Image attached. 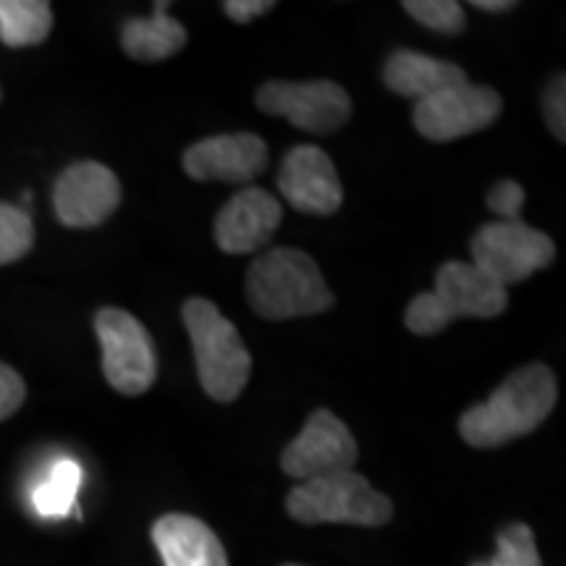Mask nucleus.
I'll return each instance as SVG.
<instances>
[{
    "label": "nucleus",
    "instance_id": "obj_11",
    "mask_svg": "<svg viewBox=\"0 0 566 566\" xmlns=\"http://www.w3.org/2000/svg\"><path fill=\"white\" fill-rule=\"evenodd\" d=\"M122 205V181L108 166L82 160L69 166L55 181L53 208L69 229H92L108 221Z\"/></svg>",
    "mask_w": 566,
    "mask_h": 566
},
{
    "label": "nucleus",
    "instance_id": "obj_5",
    "mask_svg": "<svg viewBox=\"0 0 566 566\" xmlns=\"http://www.w3.org/2000/svg\"><path fill=\"white\" fill-rule=\"evenodd\" d=\"M286 512L302 525L334 522V525L384 527L391 522L394 504L363 475L349 470L292 488L286 495Z\"/></svg>",
    "mask_w": 566,
    "mask_h": 566
},
{
    "label": "nucleus",
    "instance_id": "obj_22",
    "mask_svg": "<svg viewBox=\"0 0 566 566\" xmlns=\"http://www.w3.org/2000/svg\"><path fill=\"white\" fill-rule=\"evenodd\" d=\"M405 11L422 27L441 34H459L467 24L462 3L457 0H407Z\"/></svg>",
    "mask_w": 566,
    "mask_h": 566
},
{
    "label": "nucleus",
    "instance_id": "obj_16",
    "mask_svg": "<svg viewBox=\"0 0 566 566\" xmlns=\"http://www.w3.org/2000/svg\"><path fill=\"white\" fill-rule=\"evenodd\" d=\"M464 69L457 66V63L430 59V55H422L417 51H396L388 55L384 66V84L396 95L405 97H422L436 95V92L459 87V84H467Z\"/></svg>",
    "mask_w": 566,
    "mask_h": 566
},
{
    "label": "nucleus",
    "instance_id": "obj_6",
    "mask_svg": "<svg viewBox=\"0 0 566 566\" xmlns=\"http://www.w3.org/2000/svg\"><path fill=\"white\" fill-rule=\"evenodd\" d=\"M470 252L472 265L506 289L554 263L556 244L525 221H493L478 229Z\"/></svg>",
    "mask_w": 566,
    "mask_h": 566
},
{
    "label": "nucleus",
    "instance_id": "obj_26",
    "mask_svg": "<svg viewBox=\"0 0 566 566\" xmlns=\"http://www.w3.org/2000/svg\"><path fill=\"white\" fill-rule=\"evenodd\" d=\"M273 9H275L273 0H226L223 3L226 17L239 21V24H247V21L263 17V13Z\"/></svg>",
    "mask_w": 566,
    "mask_h": 566
},
{
    "label": "nucleus",
    "instance_id": "obj_18",
    "mask_svg": "<svg viewBox=\"0 0 566 566\" xmlns=\"http://www.w3.org/2000/svg\"><path fill=\"white\" fill-rule=\"evenodd\" d=\"M51 30L53 9L45 0H0V42L3 45H40Z\"/></svg>",
    "mask_w": 566,
    "mask_h": 566
},
{
    "label": "nucleus",
    "instance_id": "obj_13",
    "mask_svg": "<svg viewBox=\"0 0 566 566\" xmlns=\"http://www.w3.org/2000/svg\"><path fill=\"white\" fill-rule=\"evenodd\" d=\"M181 166L195 181L247 184L268 168V145L252 132L216 134L187 147Z\"/></svg>",
    "mask_w": 566,
    "mask_h": 566
},
{
    "label": "nucleus",
    "instance_id": "obj_24",
    "mask_svg": "<svg viewBox=\"0 0 566 566\" xmlns=\"http://www.w3.org/2000/svg\"><path fill=\"white\" fill-rule=\"evenodd\" d=\"M566 80L564 74H558L551 80L546 97H543V111H546V124L554 137L562 142H566Z\"/></svg>",
    "mask_w": 566,
    "mask_h": 566
},
{
    "label": "nucleus",
    "instance_id": "obj_10",
    "mask_svg": "<svg viewBox=\"0 0 566 566\" xmlns=\"http://www.w3.org/2000/svg\"><path fill=\"white\" fill-rule=\"evenodd\" d=\"M359 449L352 430L331 412V409H315L307 417L300 436L281 451V470L289 478L307 480L349 472L357 464Z\"/></svg>",
    "mask_w": 566,
    "mask_h": 566
},
{
    "label": "nucleus",
    "instance_id": "obj_2",
    "mask_svg": "<svg viewBox=\"0 0 566 566\" xmlns=\"http://www.w3.org/2000/svg\"><path fill=\"white\" fill-rule=\"evenodd\" d=\"M244 292L250 307L265 321L321 315L336 304L315 260L294 247H275L254 260Z\"/></svg>",
    "mask_w": 566,
    "mask_h": 566
},
{
    "label": "nucleus",
    "instance_id": "obj_4",
    "mask_svg": "<svg viewBox=\"0 0 566 566\" xmlns=\"http://www.w3.org/2000/svg\"><path fill=\"white\" fill-rule=\"evenodd\" d=\"M509 292L472 263L449 260L438 268L433 292L417 294L407 304L405 325L415 336H436L459 317H499Z\"/></svg>",
    "mask_w": 566,
    "mask_h": 566
},
{
    "label": "nucleus",
    "instance_id": "obj_1",
    "mask_svg": "<svg viewBox=\"0 0 566 566\" xmlns=\"http://www.w3.org/2000/svg\"><path fill=\"white\" fill-rule=\"evenodd\" d=\"M556 399L554 370L543 363H530L509 375L485 405L467 409L459 420V436L472 449H495L541 428Z\"/></svg>",
    "mask_w": 566,
    "mask_h": 566
},
{
    "label": "nucleus",
    "instance_id": "obj_3",
    "mask_svg": "<svg viewBox=\"0 0 566 566\" xmlns=\"http://www.w3.org/2000/svg\"><path fill=\"white\" fill-rule=\"evenodd\" d=\"M181 317L192 338L197 378L205 394L218 405L237 401L252 375V354L247 352L237 325L202 296L184 302Z\"/></svg>",
    "mask_w": 566,
    "mask_h": 566
},
{
    "label": "nucleus",
    "instance_id": "obj_9",
    "mask_svg": "<svg viewBox=\"0 0 566 566\" xmlns=\"http://www.w3.org/2000/svg\"><path fill=\"white\" fill-rule=\"evenodd\" d=\"M501 111L504 101L499 92L467 82L417 101L412 118L424 139L454 142L488 129L499 122Z\"/></svg>",
    "mask_w": 566,
    "mask_h": 566
},
{
    "label": "nucleus",
    "instance_id": "obj_8",
    "mask_svg": "<svg viewBox=\"0 0 566 566\" xmlns=\"http://www.w3.org/2000/svg\"><path fill=\"white\" fill-rule=\"evenodd\" d=\"M254 105L310 134H331L352 118L349 92L328 80L265 82L254 95Z\"/></svg>",
    "mask_w": 566,
    "mask_h": 566
},
{
    "label": "nucleus",
    "instance_id": "obj_15",
    "mask_svg": "<svg viewBox=\"0 0 566 566\" xmlns=\"http://www.w3.org/2000/svg\"><path fill=\"white\" fill-rule=\"evenodd\" d=\"M153 543L166 566H229L221 537L192 514H163Z\"/></svg>",
    "mask_w": 566,
    "mask_h": 566
},
{
    "label": "nucleus",
    "instance_id": "obj_28",
    "mask_svg": "<svg viewBox=\"0 0 566 566\" xmlns=\"http://www.w3.org/2000/svg\"><path fill=\"white\" fill-rule=\"evenodd\" d=\"M472 566H488V562H475Z\"/></svg>",
    "mask_w": 566,
    "mask_h": 566
},
{
    "label": "nucleus",
    "instance_id": "obj_29",
    "mask_svg": "<svg viewBox=\"0 0 566 566\" xmlns=\"http://www.w3.org/2000/svg\"><path fill=\"white\" fill-rule=\"evenodd\" d=\"M286 566H300V564H286Z\"/></svg>",
    "mask_w": 566,
    "mask_h": 566
},
{
    "label": "nucleus",
    "instance_id": "obj_17",
    "mask_svg": "<svg viewBox=\"0 0 566 566\" xmlns=\"http://www.w3.org/2000/svg\"><path fill=\"white\" fill-rule=\"evenodd\" d=\"M184 45L187 30L168 13V3H155L150 19H129L122 30L124 53L142 63L171 59Z\"/></svg>",
    "mask_w": 566,
    "mask_h": 566
},
{
    "label": "nucleus",
    "instance_id": "obj_21",
    "mask_svg": "<svg viewBox=\"0 0 566 566\" xmlns=\"http://www.w3.org/2000/svg\"><path fill=\"white\" fill-rule=\"evenodd\" d=\"M488 566H543L535 546V533L525 522H512L499 533V551Z\"/></svg>",
    "mask_w": 566,
    "mask_h": 566
},
{
    "label": "nucleus",
    "instance_id": "obj_19",
    "mask_svg": "<svg viewBox=\"0 0 566 566\" xmlns=\"http://www.w3.org/2000/svg\"><path fill=\"white\" fill-rule=\"evenodd\" d=\"M82 483V467L74 459H61L53 464L51 475L34 488L32 504L40 516L61 520L76 506V491Z\"/></svg>",
    "mask_w": 566,
    "mask_h": 566
},
{
    "label": "nucleus",
    "instance_id": "obj_25",
    "mask_svg": "<svg viewBox=\"0 0 566 566\" xmlns=\"http://www.w3.org/2000/svg\"><path fill=\"white\" fill-rule=\"evenodd\" d=\"M27 386L24 378L13 367L0 363V422L17 415V409L24 405Z\"/></svg>",
    "mask_w": 566,
    "mask_h": 566
},
{
    "label": "nucleus",
    "instance_id": "obj_14",
    "mask_svg": "<svg viewBox=\"0 0 566 566\" xmlns=\"http://www.w3.org/2000/svg\"><path fill=\"white\" fill-rule=\"evenodd\" d=\"M281 202L260 187H247L223 205L216 218V244L226 254L263 250L281 226Z\"/></svg>",
    "mask_w": 566,
    "mask_h": 566
},
{
    "label": "nucleus",
    "instance_id": "obj_23",
    "mask_svg": "<svg viewBox=\"0 0 566 566\" xmlns=\"http://www.w3.org/2000/svg\"><path fill=\"white\" fill-rule=\"evenodd\" d=\"M485 205L493 216L501 218V221H509V223L522 221L520 212H522V205H525V189H522L514 179H501L491 187Z\"/></svg>",
    "mask_w": 566,
    "mask_h": 566
},
{
    "label": "nucleus",
    "instance_id": "obj_20",
    "mask_svg": "<svg viewBox=\"0 0 566 566\" xmlns=\"http://www.w3.org/2000/svg\"><path fill=\"white\" fill-rule=\"evenodd\" d=\"M34 226L30 212L0 202V265L17 263L32 250Z\"/></svg>",
    "mask_w": 566,
    "mask_h": 566
},
{
    "label": "nucleus",
    "instance_id": "obj_12",
    "mask_svg": "<svg viewBox=\"0 0 566 566\" xmlns=\"http://www.w3.org/2000/svg\"><path fill=\"white\" fill-rule=\"evenodd\" d=\"M279 192L294 210L307 216H334L344 202L334 160L317 145H296L286 153L279 174Z\"/></svg>",
    "mask_w": 566,
    "mask_h": 566
},
{
    "label": "nucleus",
    "instance_id": "obj_7",
    "mask_svg": "<svg viewBox=\"0 0 566 566\" xmlns=\"http://www.w3.org/2000/svg\"><path fill=\"white\" fill-rule=\"evenodd\" d=\"M95 334L103 346V373L111 388L124 396L147 394L158 378V354L150 331L126 310L103 307L95 315Z\"/></svg>",
    "mask_w": 566,
    "mask_h": 566
},
{
    "label": "nucleus",
    "instance_id": "obj_27",
    "mask_svg": "<svg viewBox=\"0 0 566 566\" xmlns=\"http://www.w3.org/2000/svg\"><path fill=\"white\" fill-rule=\"evenodd\" d=\"M472 6H475L478 11L504 13V11H512L516 3H512V0H472Z\"/></svg>",
    "mask_w": 566,
    "mask_h": 566
}]
</instances>
